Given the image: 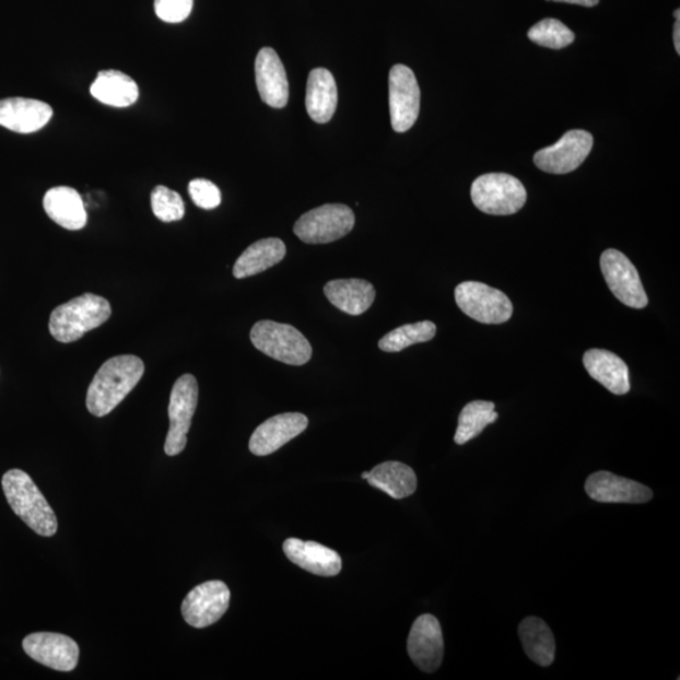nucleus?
Segmentation results:
<instances>
[{
	"instance_id": "1",
	"label": "nucleus",
	"mask_w": 680,
	"mask_h": 680,
	"mask_svg": "<svg viewBox=\"0 0 680 680\" xmlns=\"http://www.w3.org/2000/svg\"><path fill=\"white\" fill-rule=\"evenodd\" d=\"M144 371V362L137 355H118L106 361L89 387L90 413L104 418L118 408L142 379Z\"/></svg>"
},
{
	"instance_id": "2",
	"label": "nucleus",
	"mask_w": 680,
	"mask_h": 680,
	"mask_svg": "<svg viewBox=\"0 0 680 680\" xmlns=\"http://www.w3.org/2000/svg\"><path fill=\"white\" fill-rule=\"evenodd\" d=\"M2 486L11 508L33 532L43 537L56 535V514L27 472L20 469L7 471Z\"/></svg>"
},
{
	"instance_id": "3",
	"label": "nucleus",
	"mask_w": 680,
	"mask_h": 680,
	"mask_svg": "<svg viewBox=\"0 0 680 680\" xmlns=\"http://www.w3.org/2000/svg\"><path fill=\"white\" fill-rule=\"evenodd\" d=\"M110 317V303L103 296L87 293L57 306L49 318V333L57 342H77Z\"/></svg>"
},
{
	"instance_id": "4",
	"label": "nucleus",
	"mask_w": 680,
	"mask_h": 680,
	"mask_svg": "<svg viewBox=\"0 0 680 680\" xmlns=\"http://www.w3.org/2000/svg\"><path fill=\"white\" fill-rule=\"evenodd\" d=\"M250 337L256 350L290 366H303L313 355L309 340L293 326L261 320L253 327Z\"/></svg>"
},
{
	"instance_id": "5",
	"label": "nucleus",
	"mask_w": 680,
	"mask_h": 680,
	"mask_svg": "<svg viewBox=\"0 0 680 680\" xmlns=\"http://www.w3.org/2000/svg\"><path fill=\"white\" fill-rule=\"evenodd\" d=\"M471 199L477 209L493 215H511L524 209L527 190L516 177L505 173H489L471 186Z\"/></svg>"
},
{
	"instance_id": "6",
	"label": "nucleus",
	"mask_w": 680,
	"mask_h": 680,
	"mask_svg": "<svg viewBox=\"0 0 680 680\" xmlns=\"http://www.w3.org/2000/svg\"><path fill=\"white\" fill-rule=\"evenodd\" d=\"M354 212L345 204H325L306 212L294 226V234L305 244L335 243L353 230Z\"/></svg>"
},
{
	"instance_id": "7",
	"label": "nucleus",
	"mask_w": 680,
	"mask_h": 680,
	"mask_svg": "<svg viewBox=\"0 0 680 680\" xmlns=\"http://www.w3.org/2000/svg\"><path fill=\"white\" fill-rule=\"evenodd\" d=\"M455 301L464 314L483 325H503L512 318L511 298L501 290L478 281L456 286Z\"/></svg>"
},
{
	"instance_id": "8",
	"label": "nucleus",
	"mask_w": 680,
	"mask_h": 680,
	"mask_svg": "<svg viewBox=\"0 0 680 680\" xmlns=\"http://www.w3.org/2000/svg\"><path fill=\"white\" fill-rule=\"evenodd\" d=\"M198 405V384L192 375H184L174 384L169 401L171 426L165 438L164 452L169 456L179 455L186 449L187 434L192 425Z\"/></svg>"
},
{
	"instance_id": "9",
	"label": "nucleus",
	"mask_w": 680,
	"mask_h": 680,
	"mask_svg": "<svg viewBox=\"0 0 680 680\" xmlns=\"http://www.w3.org/2000/svg\"><path fill=\"white\" fill-rule=\"evenodd\" d=\"M602 275L611 293L619 302L633 309H644L648 305L641 277L633 262L618 250L603 251L600 259Z\"/></svg>"
},
{
	"instance_id": "10",
	"label": "nucleus",
	"mask_w": 680,
	"mask_h": 680,
	"mask_svg": "<svg viewBox=\"0 0 680 680\" xmlns=\"http://www.w3.org/2000/svg\"><path fill=\"white\" fill-rule=\"evenodd\" d=\"M420 86L413 71L405 65H396L389 71V113L397 132L410 130L420 114Z\"/></svg>"
},
{
	"instance_id": "11",
	"label": "nucleus",
	"mask_w": 680,
	"mask_h": 680,
	"mask_svg": "<svg viewBox=\"0 0 680 680\" xmlns=\"http://www.w3.org/2000/svg\"><path fill=\"white\" fill-rule=\"evenodd\" d=\"M594 138L586 130H570L558 143L535 154L537 167L546 173L567 174L582 167L591 153Z\"/></svg>"
},
{
	"instance_id": "12",
	"label": "nucleus",
	"mask_w": 680,
	"mask_h": 680,
	"mask_svg": "<svg viewBox=\"0 0 680 680\" xmlns=\"http://www.w3.org/2000/svg\"><path fill=\"white\" fill-rule=\"evenodd\" d=\"M231 593L225 583L209 582L198 585L181 603V615L186 623L197 629L211 626L225 615L230 607Z\"/></svg>"
},
{
	"instance_id": "13",
	"label": "nucleus",
	"mask_w": 680,
	"mask_h": 680,
	"mask_svg": "<svg viewBox=\"0 0 680 680\" xmlns=\"http://www.w3.org/2000/svg\"><path fill=\"white\" fill-rule=\"evenodd\" d=\"M411 660L425 673H434L444 659V636L438 620L430 613L414 621L408 641Z\"/></svg>"
},
{
	"instance_id": "14",
	"label": "nucleus",
	"mask_w": 680,
	"mask_h": 680,
	"mask_svg": "<svg viewBox=\"0 0 680 680\" xmlns=\"http://www.w3.org/2000/svg\"><path fill=\"white\" fill-rule=\"evenodd\" d=\"M23 650L39 665L58 671L78 667L80 649L70 636L56 633H35L23 641Z\"/></svg>"
},
{
	"instance_id": "15",
	"label": "nucleus",
	"mask_w": 680,
	"mask_h": 680,
	"mask_svg": "<svg viewBox=\"0 0 680 680\" xmlns=\"http://www.w3.org/2000/svg\"><path fill=\"white\" fill-rule=\"evenodd\" d=\"M309 425L308 418L303 413L288 412L277 414L255 430L248 443L250 452L256 456H267L283 447L293 438L304 433Z\"/></svg>"
},
{
	"instance_id": "16",
	"label": "nucleus",
	"mask_w": 680,
	"mask_h": 680,
	"mask_svg": "<svg viewBox=\"0 0 680 680\" xmlns=\"http://www.w3.org/2000/svg\"><path fill=\"white\" fill-rule=\"evenodd\" d=\"M585 491L599 503L642 504L653 500L650 488L610 471H597L587 478Z\"/></svg>"
},
{
	"instance_id": "17",
	"label": "nucleus",
	"mask_w": 680,
	"mask_h": 680,
	"mask_svg": "<svg viewBox=\"0 0 680 680\" xmlns=\"http://www.w3.org/2000/svg\"><path fill=\"white\" fill-rule=\"evenodd\" d=\"M255 77L262 102L273 109H284L289 102V82L275 49H260L255 61Z\"/></svg>"
},
{
	"instance_id": "18",
	"label": "nucleus",
	"mask_w": 680,
	"mask_h": 680,
	"mask_svg": "<svg viewBox=\"0 0 680 680\" xmlns=\"http://www.w3.org/2000/svg\"><path fill=\"white\" fill-rule=\"evenodd\" d=\"M52 116V107L39 99L26 97L0 99V126L20 134H32L44 129Z\"/></svg>"
},
{
	"instance_id": "19",
	"label": "nucleus",
	"mask_w": 680,
	"mask_h": 680,
	"mask_svg": "<svg viewBox=\"0 0 680 680\" xmlns=\"http://www.w3.org/2000/svg\"><path fill=\"white\" fill-rule=\"evenodd\" d=\"M283 550L294 565L313 575L333 577L342 571V559L338 552L320 543L289 538L284 542Z\"/></svg>"
},
{
	"instance_id": "20",
	"label": "nucleus",
	"mask_w": 680,
	"mask_h": 680,
	"mask_svg": "<svg viewBox=\"0 0 680 680\" xmlns=\"http://www.w3.org/2000/svg\"><path fill=\"white\" fill-rule=\"evenodd\" d=\"M44 209L49 219L66 230L79 231L87 225L84 199L71 187L49 189L44 197Z\"/></svg>"
},
{
	"instance_id": "21",
	"label": "nucleus",
	"mask_w": 680,
	"mask_h": 680,
	"mask_svg": "<svg viewBox=\"0 0 680 680\" xmlns=\"http://www.w3.org/2000/svg\"><path fill=\"white\" fill-rule=\"evenodd\" d=\"M584 366L597 383L613 395L630 391L629 367L619 355L605 350H590L584 355Z\"/></svg>"
},
{
	"instance_id": "22",
	"label": "nucleus",
	"mask_w": 680,
	"mask_h": 680,
	"mask_svg": "<svg viewBox=\"0 0 680 680\" xmlns=\"http://www.w3.org/2000/svg\"><path fill=\"white\" fill-rule=\"evenodd\" d=\"M305 105L315 122L327 124L333 118L338 106V89L330 71L314 69L309 73Z\"/></svg>"
},
{
	"instance_id": "23",
	"label": "nucleus",
	"mask_w": 680,
	"mask_h": 680,
	"mask_svg": "<svg viewBox=\"0 0 680 680\" xmlns=\"http://www.w3.org/2000/svg\"><path fill=\"white\" fill-rule=\"evenodd\" d=\"M325 294L336 308L355 317L366 313L376 298L375 286L362 279L329 281Z\"/></svg>"
},
{
	"instance_id": "24",
	"label": "nucleus",
	"mask_w": 680,
	"mask_h": 680,
	"mask_svg": "<svg viewBox=\"0 0 680 680\" xmlns=\"http://www.w3.org/2000/svg\"><path fill=\"white\" fill-rule=\"evenodd\" d=\"M90 93L97 102L113 107H128L139 98L137 82L118 70L99 71Z\"/></svg>"
},
{
	"instance_id": "25",
	"label": "nucleus",
	"mask_w": 680,
	"mask_h": 680,
	"mask_svg": "<svg viewBox=\"0 0 680 680\" xmlns=\"http://www.w3.org/2000/svg\"><path fill=\"white\" fill-rule=\"evenodd\" d=\"M286 246L280 238H262L248 246L238 257L234 267V277L245 279L267 271L284 260Z\"/></svg>"
},
{
	"instance_id": "26",
	"label": "nucleus",
	"mask_w": 680,
	"mask_h": 680,
	"mask_svg": "<svg viewBox=\"0 0 680 680\" xmlns=\"http://www.w3.org/2000/svg\"><path fill=\"white\" fill-rule=\"evenodd\" d=\"M518 634L530 660L544 668L552 665L555 658L554 635L542 619L526 618L518 628Z\"/></svg>"
},
{
	"instance_id": "27",
	"label": "nucleus",
	"mask_w": 680,
	"mask_h": 680,
	"mask_svg": "<svg viewBox=\"0 0 680 680\" xmlns=\"http://www.w3.org/2000/svg\"><path fill=\"white\" fill-rule=\"evenodd\" d=\"M368 483L394 500H403L417 492L418 477L406 464L386 461L370 471Z\"/></svg>"
},
{
	"instance_id": "28",
	"label": "nucleus",
	"mask_w": 680,
	"mask_h": 680,
	"mask_svg": "<svg viewBox=\"0 0 680 680\" xmlns=\"http://www.w3.org/2000/svg\"><path fill=\"white\" fill-rule=\"evenodd\" d=\"M497 420L495 405L489 401H472L460 412L454 442L464 445L483 433L488 425Z\"/></svg>"
},
{
	"instance_id": "29",
	"label": "nucleus",
	"mask_w": 680,
	"mask_h": 680,
	"mask_svg": "<svg viewBox=\"0 0 680 680\" xmlns=\"http://www.w3.org/2000/svg\"><path fill=\"white\" fill-rule=\"evenodd\" d=\"M436 336V326L433 321L424 320L398 327L379 340L380 351L396 353L413 344L426 343Z\"/></svg>"
},
{
	"instance_id": "30",
	"label": "nucleus",
	"mask_w": 680,
	"mask_h": 680,
	"mask_svg": "<svg viewBox=\"0 0 680 680\" xmlns=\"http://www.w3.org/2000/svg\"><path fill=\"white\" fill-rule=\"evenodd\" d=\"M528 38L541 47L562 49L574 43L576 36L561 21L546 19L528 31Z\"/></svg>"
},
{
	"instance_id": "31",
	"label": "nucleus",
	"mask_w": 680,
	"mask_h": 680,
	"mask_svg": "<svg viewBox=\"0 0 680 680\" xmlns=\"http://www.w3.org/2000/svg\"><path fill=\"white\" fill-rule=\"evenodd\" d=\"M151 201L155 218L162 222H176L185 218L184 199L168 187L156 186L153 189Z\"/></svg>"
},
{
	"instance_id": "32",
	"label": "nucleus",
	"mask_w": 680,
	"mask_h": 680,
	"mask_svg": "<svg viewBox=\"0 0 680 680\" xmlns=\"http://www.w3.org/2000/svg\"><path fill=\"white\" fill-rule=\"evenodd\" d=\"M190 198L199 209L214 210L221 204V190L209 179H194L188 186Z\"/></svg>"
},
{
	"instance_id": "33",
	"label": "nucleus",
	"mask_w": 680,
	"mask_h": 680,
	"mask_svg": "<svg viewBox=\"0 0 680 680\" xmlns=\"http://www.w3.org/2000/svg\"><path fill=\"white\" fill-rule=\"evenodd\" d=\"M154 10L162 21L180 23L192 12L194 0H155Z\"/></svg>"
},
{
	"instance_id": "34",
	"label": "nucleus",
	"mask_w": 680,
	"mask_h": 680,
	"mask_svg": "<svg viewBox=\"0 0 680 680\" xmlns=\"http://www.w3.org/2000/svg\"><path fill=\"white\" fill-rule=\"evenodd\" d=\"M547 2L567 3L591 8L599 4L600 0H547Z\"/></svg>"
},
{
	"instance_id": "35",
	"label": "nucleus",
	"mask_w": 680,
	"mask_h": 680,
	"mask_svg": "<svg viewBox=\"0 0 680 680\" xmlns=\"http://www.w3.org/2000/svg\"><path fill=\"white\" fill-rule=\"evenodd\" d=\"M675 46L677 52L680 54V20L675 24Z\"/></svg>"
},
{
	"instance_id": "36",
	"label": "nucleus",
	"mask_w": 680,
	"mask_h": 680,
	"mask_svg": "<svg viewBox=\"0 0 680 680\" xmlns=\"http://www.w3.org/2000/svg\"><path fill=\"white\" fill-rule=\"evenodd\" d=\"M368 476H370V472L368 471H364L363 474H362V479L367 480Z\"/></svg>"
}]
</instances>
